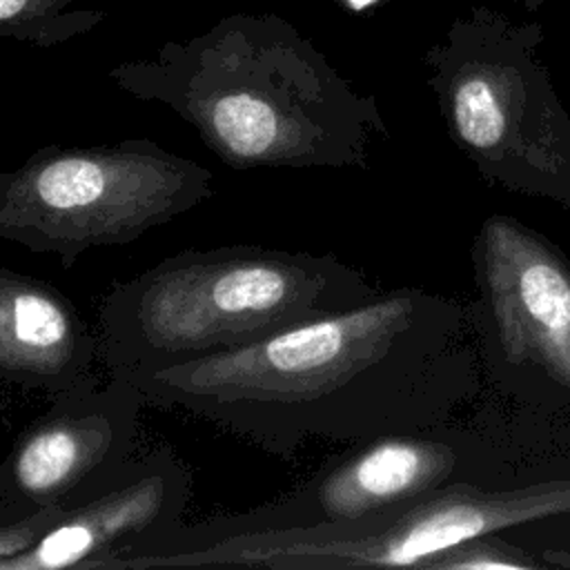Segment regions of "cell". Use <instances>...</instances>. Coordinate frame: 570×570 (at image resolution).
<instances>
[{"label":"cell","instance_id":"6da1fadb","mask_svg":"<svg viewBox=\"0 0 570 570\" xmlns=\"http://www.w3.org/2000/svg\"><path fill=\"white\" fill-rule=\"evenodd\" d=\"M125 381L149 405L178 407L289 459L307 439L356 443L441 428L481 392L483 367L468 303L396 287Z\"/></svg>","mask_w":570,"mask_h":570},{"label":"cell","instance_id":"7a4b0ae2","mask_svg":"<svg viewBox=\"0 0 570 570\" xmlns=\"http://www.w3.org/2000/svg\"><path fill=\"white\" fill-rule=\"evenodd\" d=\"M374 294L367 276L332 252L191 247L105 294L100 361L111 376H138L252 345Z\"/></svg>","mask_w":570,"mask_h":570},{"label":"cell","instance_id":"3957f363","mask_svg":"<svg viewBox=\"0 0 570 570\" xmlns=\"http://www.w3.org/2000/svg\"><path fill=\"white\" fill-rule=\"evenodd\" d=\"M563 514H570V474L501 490L459 479L401 508L341 523L234 534H205L178 523L156 539L122 548L100 568H425L430 559L476 534L503 532Z\"/></svg>","mask_w":570,"mask_h":570},{"label":"cell","instance_id":"277c9868","mask_svg":"<svg viewBox=\"0 0 570 570\" xmlns=\"http://www.w3.org/2000/svg\"><path fill=\"white\" fill-rule=\"evenodd\" d=\"M541 45V24L474 7L423 60L445 131L479 178L570 209V114Z\"/></svg>","mask_w":570,"mask_h":570},{"label":"cell","instance_id":"5b68a950","mask_svg":"<svg viewBox=\"0 0 570 570\" xmlns=\"http://www.w3.org/2000/svg\"><path fill=\"white\" fill-rule=\"evenodd\" d=\"M212 194L205 165L154 140L51 145L0 171V240L71 269L85 252L134 243Z\"/></svg>","mask_w":570,"mask_h":570},{"label":"cell","instance_id":"8992f818","mask_svg":"<svg viewBox=\"0 0 570 570\" xmlns=\"http://www.w3.org/2000/svg\"><path fill=\"white\" fill-rule=\"evenodd\" d=\"M470 258L483 381L528 410L570 419V258L508 214L483 218Z\"/></svg>","mask_w":570,"mask_h":570},{"label":"cell","instance_id":"52a82bcc","mask_svg":"<svg viewBox=\"0 0 570 570\" xmlns=\"http://www.w3.org/2000/svg\"><path fill=\"white\" fill-rule=\"evenodd\" d=\"M142 403L120 376L105 385L91 376L51 396L0 463V519L69 505L98 490L131 459Z\"/></svg>","mask_w":570,"mask_h":570},{"label":"cell","instance_id":"ba28073f","mask_svg":"<svg viewBox=\"0 0 570 570\" xmlns=\"http://www.w3.org/2000/svg\"><path fill=\"white\" fill-rule=\"evenodd\" d=\"M434 430L379 434L327 461L278 501L254 510L191 523L196 532L234 534L341 523L401 508L441 485L463 479L465 441Z\"/></svg>","mask_w":570,"mask_h":570},{"label":"cell","instance_id":"9c48e42d","mask_svg":"<svg viewBox=\"0 0 570 570\" xmlns=\"http://www.w3.org/2000/svg\"><path fill=\"white\" fill-rule=\"evenodd\" d=\"M189 492V470L171 450L131 456L98 490L65 505L13 570H96L118 550L176 528Z\"/></svg>","mask_w":570,"mask_h":570},{"label":"cell","instance_id":"30bf717a","mask_svg":"<svg viewBox=\"0 0 570 570\" xmlns=\"http://www.w3.org/2000/svg\"><path fill=\"white\" fill-rule=\"evenodd\" d=\"M98 334L51 283L0 267V383L56 396L89 381Z\"/></svg>","mask_w":570,"mask_h":570},{"label":"cell","instance_id":"8fae6325","mask_svg":"<svg viewBox=\"0 0 570 570\" xmlns=\"http://www.w3.org/2000/svg\"><path fill=\"white\" fill-rule=\"evenodd\" d=\"M550 563L521 546L508 541L499 532L476 534L448 552L430 559L425 570H539Z\"/></svg>","mask_w":570,"mask_h":570},{"label":"cell","instance_id":"7c38bea8","mask_svg":"<svg viewBox=\"0 0 570 570\" xmlns=\"http://www.w3.org/2000/svg\"><path fill=\"white\" fill-rule=\"evenodd\" d=\"M543 559H546L550 566L570 568V552H568V550H546V552H543Z\"/></svg>","mask_w":570,"mask_h":570},{"label":"cell","instance_id":"4fadbf2b","mask_svg":"<svg viewBox=\"0 0 570 570\" xmlns=\"http://www.w3.org/2000/svg\"><path fill=\"white\" fill-rule=\"evenodd\" d=\"M27 0H0V20H7L11 16H16Z\"/></svg>","mask_w":570,"mask_h":570},{"label":"cell","instance_id":"5bb4252c","mask_svg":"<svg viewBox=\"0 0 570 570\" xmlns=\"http://www.w3.org/2000/svg\"><path fill=\"white\" fill-rule=\"evenodd\" d=\"M525 7H528V11H534V9H539L546 0H521Z\"/></svg>","mask_w":570,"mask_h":570},{"label":"cell","instance_id":"9a60e30c","mask_svg":"<svg viewBox=\"0 0 570 570\" xmlns=\"http://www.w3.org/2000/svg\"><path fill=\"white\" fill-rule=\"evenodd\" d=\"M352 7H356V9H363L365 4H370V2H374V0H347Z\"/></svg>","mask_w":570,"mask_h":570},{"label":"cell","instance_id":"2e32d148","mask_svg":"<svg viewBox=\"0 0 570 570\" xmlns=\"http://www.w3.org/2000/svg\"><path fill=\"white\" fill-rule=\"evenodd\" d=\"M0 463H2V461H0ZM0 474H2V470H0Z\"/></svg>","mask_w":570,"mask_h":570}]
</instances>
